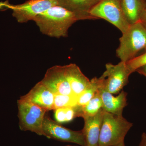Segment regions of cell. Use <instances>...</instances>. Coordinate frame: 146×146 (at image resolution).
<instances>
[{
	"label": "cell",
	"instance_id": "6da1fadb",
	"mask_svg": "<svg viewBox=\"0 0 146 146\" xmlns=\"http://www.w3.org/2000/svg\"><path fill=\"white\" fill-rule=\"evenodd\" d=\"M78 21L74 13L58 5L39 13L33 20L42 34L56 38L68 36L70 28Z\"/></svg>",
	"mask_w": 146,
	"mask_h": 146
},
{
	"label": "cell",
	"instance_id": "7a4b0ae2",
	"mask_svg": "<svg viewBox=\"0 0 146 146\" xmlns=\"http://www.w3.org/2000/svg\"><path fill=\"white\" fill-rule=\"evenodd\" d=\"M116 50L121 61L126 62L137 56L138 52L146 50V26L141 21L130 25L119 39Z\"/></svg>",
	"mask_w": 146,
	"mask_h": 146
},
{
	"label": "cell",
	"instance_id": "3957f363",
	"mask_svg": "<svg viewBox=\"0 0 146 146\" xmlns=\"http://www.w3.org/2000/svg\"><path fill=\"white\" fill-rule=\"evenodd\" d=\"M133 126L123 116L104 111L98 146H114L124 143L126 135Z\"/></svg>",
	"mask_w": 146,
	"mask_h": 146
},
{
	"label": "cell",
	"instance_id": "277c9868",
	"mask_svg": "<svg viewBox=\"0 0 146 146\" xmlns=\"http://www.w3.org/2000/svg\"><path fill=\"white\" fill-rule=\"evenodd\" d=\"M19 127L23 131H30L39 136H44L43 123L46 110L28 102L17 101Z\"/></svg>",
	"mask_w": 146,
	"mask_h": 146
},
{
	"label": "cell",
	"instance_id": "5b68a950",
	"mask_svg": "<svg viewBox=\"0 0 146 146\" xmlns=\"http://www.w3.org/2000/svg\"><path fill=\"white\" fill-rule=\"evenodd\" d=\"M95 19H104L123 33L130 26L120 0H101L90 11Z\"/></svg>",
	"mask_w": 146,
	"mask_h": 146
},
{
	"label": "cell",
	"instance_id": "8992f818",
	"mask_svg": "<svg viewBox=\"0 0 146 146\" xmlns=\"http://www.w3.org/2000/svg\"><path fill=\"white\" fill-rule=\"evenodd\" d=\"M56 5L57 0H28L19 5L11 4L5 1L0 2V9H11L12 16L18 23H24L33 21L39 13Z\"/></svg>",
	"mask_w": 146,
	"mask_h": 146
},
{
	"label": "cell",
	"instance_id": "52a82bcc",
	"mask_svg": "<svg viewBox=\"0 0 146 146\" xmlns=\"http://www.w3.org/2000/svg\"><path fill=\"white\" fill-rule=\"evenodd\" d=\"M130 75L126 62L121 61L116 65L107 63L105 71L100 77L102 89L112 94H117L127 85Z\"/></svg>",
	"mask_w": 146,
	"mask_h": 146
},
{
	"label": "cell",
	"instance_id": "ba28073f",
	"mask_svg": "<svg viewBox=\"0 0 146 146\" xmlns=\"http://www.w3.org/2000/svg\"><path fill=\"white\" fill-rule=\"evenodd\" d=\"M43 131L44 136L49 139L85 146L82 131H77L64 127L47 115L43 122Z\"/></svg>",
	"mask_w": 146,
	"mask_h": 146
},
{
	"label": "cell",
	"instance_id": "9c48e42d",
	"mask_svg": "<svg viewBox=\"0 0 146 146\" xmlns=\"http://www.w3.org/2000/svg\"><path fill=\"white\" fill-rule=\"evenodd\" d=\"M41 81L54 95H73L63 66L55 65L48 69Z\"/></svg>",
	"mask_w": 146,
	"mask_h": 146
},
{
	"label": "cell",
	"instance_id": "30bf717a",
	"mask_svg": "<svg viewBox=\"0 0 146 146\" xmlns=\"http://www.w3.org/2000/svg\"><path fill=\"white\" fill-rule=\"evenodd\" d=\"M54 98V94L40 81L20 100L35 105L48 112L53 110Z\"/></svg>",
	"mask_w": 146,
	"mask_h": 146
},
{
	"label": "cell",
	"instance_id": "8fae6325",
	"mask_svg": "<svg viewBox=\"0 0 146 146\" xmlns=\"http://www.w3.org/2000/svg\"><path fill=\"white\" fill-rule=\"evenodd\" d=\"M104 110L102 109L93 116L83 118L84 125L82 131L85 146H98L100 132Z\"/></svg>",
	"mask_w": 146,
	"mask_h": 146
},
{
	"label": "cell",
	"instance_id": "7c38bea8",
	"mask_svg": "<svg viewBox=\"0 0 146 146\" xmlns=\"http://www.w3.org/2000/svg\"><path fill=\"white\" fill-rule=\"evenodd\" d=\"M63 66L65 76L72 93L74 96H78L89 85L90 80L76 64L71 63Z\"/></svg>",
	"mask_w": 146,
	"mask_h": 146
},
{
	"label": "cell",
	"instance_id": "4fadbf2b",
	"mask_svg": "<svg viewBox=\"0 0 146 146\" xmlns=\"http://www.w3.org/2000/svg\"><path fill=\"white\" fill-rule=\"evenodd\" d=\"M101 0H57L58 5L70 11L76 15L79 21L96 20L90 11Z\"/></svg>",
	"mask_w": 146,
	"mask_h": 146
},
{
	"label": "cell",
	"instance_id": "5bb4252c",
	"mask_svg": "<svg viewBox=\"0 0 146 146\" xmlns=\"http://www.w3.org/2000/svg\"><path fill=\"white\" fill-rule=\"evenodd\" d=\"M103 102V109L106 112L117 116H123L125 108L127 106V93L122 91L118 96L115 97L101 87L99 90Z\"/></svg>",
	"mask_w": 146,
	"mask_h": 146
},
{
	"label": "cell",
	"instance_id": "9a60e30c",
	"mask_svg": "<svg viewBox=\"0 0 146 146\" xmlns=\"http://www.w3.org/2000/svg\"><path fill=\"white\" fill-rule=\"evenodd\" d=\"M128 22L132 25L141 21L146 11L145 0H120Z\"/></svg>",
	"mask_w": 146,
	"mask_h": 146
},
{
	"label": "cell",
	"instance_id": "2e32d148",
	"mask_svg": "<svg viewBox=\"0 0 146 146\" xmlns=\"http://www.w3.org/2000/svg\"><path fill=\"white\" fill-rule=\"evenodd\" d=\"M101 87L102 80L100 78H92L86 89L77 96V106L82 107L86 104L99 92Z\"/></svg>",
	"mask_w": 146,
	"mask_h": 146
},
{
	"label": "cell",
	"instance_id": "e0dca14e",
	"mask_svg": "<svg viewBox=\"0 0 146 146\" xmlns=\"http://www.w3.org/2000/svg\"><path fill=\"white\" fill-rule=\"evenodd\" d=\"M102 109V100L99 91L86 104L82 107L78 106V117L94 116Z\"/></svg>",
	"mask_w": 146,
	"mask_h": 146
},
{
	"label": "cell",
	"instance_id": "ac0fdd59",
	"mask_svg": "<svg viewBox=\"0 0 146 146\" xmlns=\"http://www.w3.org/2000/svg\"><path fill=\"white\" fill-rule=\"evenodd\" d=\"M77 96L74 95H54L53 110L60 108L73 107L77 106Z\"/></svg>",
	"mask_w": 146,
	"mask_h": 146
},
{
	"label": "cell",
	"instance_id": "d6986e66",
	"mask_svg": "<svg viewBox=\"0 0 146 146\" xmlns=\"http://www.w3.org/2000/svg\"><path fill=\"white\" fill-rule=\"evenodd\" d=\"M146 65V51L141 55L137 56L133 59L126 62L128 71L131 74L138 68Z\"/></svg>",
	"mask_w": 146,
	"mask_h": 146
},
{
	"label": "cell",
	"instance_id": "ffe728a7",
	"mask_svg": "<svg viewBox=\"0 0 146 146\" xmlns=\"http://www.w3.org/2000/svg\"><path fill=\"white\" fill-rule=\"evenodd\" d=\"M54 117L56 121L58 123H66L65 108H57L54 110Z\"/></svg>",
	"mask_w": 146,
	"mask_h": 146
},
{
	"label": "cell",
	"instance_id": "44dd1931",
	"mask_svg": "<svg viewBox=\"0 0 146 146\" xmlns=\"http://www.w3.org/2000/svg\"><path fill=\"white\" fill-rule=\"evenodd\" d=\"M136 72H137L142 75L145 76L146 78V65L138 68L136 70Z\"/></svg>",
	"mask_w": 146,
	"mask_h": 146
},
{
	"label": "cell",
	"instance_id": "7402d4cb",
	"mask_svg": "<svg viewBox=\"0 0 146 146\" xmlns=\"http://www.w3.org/2000/svg\"><path fill=\"white\" fill-rule=\"evenodd\" d=\"M139 146H146V133H143L141 137V140Z\"/></svg>",
	"mask_w": 146,
	"mask_h": 146
},
{
	"label": "cell",
	"instance_id": "603a6c76",
	"mask_svg": "<svg viewBox=\"0 0 146 146\" xmlns=\"http://www.w3.org/2000/svg\"><path fill=\"white\" fill-rule=\"evenodd\" d=\"M141 21L146 26V11L144 13L143 16L142 18H141Z\"/></svg>",
	"mask_w": 146,
	"mask_h": 146
},
{
	"label": "cell",
	"instance_id": "cb8c5ba5",
	"mask_svg": "<svg viewBox=\"0 0 146 146\" xmlns=\"http://www.w3.org/2000/svg\"><path fill=\"white\" fill-rule=\"evenodd\" d=\"M114 146H125V145L124 143H123L119 144V145H115Z\"/></svg>",
	"mask_w": 146,
	"mask_h": 146
},
{
	"label": "cell",
	"instance_id": "d4e9b609",
	"mask_svg": "<svg viewBox=\"0 0 146 146\" xmlns=\"http://www.w3.org/2000/svg\"><path fill=\"white\" fill-rule=\"evenodd\" d=\"M65 146H74V145H66Z\"/></svg>",
	"mask_w": 146,
	"mask_h": 146
},
{
	"label": "cell",
	"instance_id": "484cf974",
	"mask_svg": "<svg viewBox=\"0 0 146 146\" xmlns=\"http://www.w3.org/2000/svg\"><path fill=\"white\" fill-rule=\"evenodd\" d=\"M145 2L146 3V0H145Z\"/></svg>",
	"mask_w": 146,
	"mask_h": 146
}]
</instances>
